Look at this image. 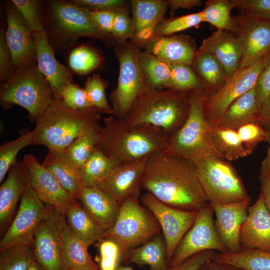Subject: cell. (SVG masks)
<instances>
[{"instance_id": "obj_38", "label": "cell", "mask_w": 270, "mask_h": 270, "mask_svg": "<svg viewBox=\"0 0 270 270\" xmlns=\"http://www.w3.org/2000/svg\"><path fill=\"white\" fill-rule=\"evenodd\" d=\"M102 126L99 124L80 136L65 150L69 158L81 168L96 149Z\"/></svg>"}, {"instance_id": "obj_50", "label": "cell", "mask_w": 270, "mask_h": 270, "mask_svg": "<svg viewBox=\"0 0 270 270\" xmlns=\"http://www.w3.org/2000/svg\"><path fill=\"white\" fill-rule=\"evenodd\" d=\"M236 132L244 145L252 152L258 143L267 140V132L257 122L244 125Z\"/></svg>"}, {"instance_id": "obj_27", "label": "cell", "mask_w": 270, "mask_h": 270, "mask_svg": "<svg viewBox=\"0 0 270 270\" xmlns=\"http://www.w3.org/2000/svg\"><path fill=\"white\" fill-rule=\"evenodd\" d=\"M78 200L104 231L113 226L120 206L98 187H83Z\"/></svg>"}, {"instance_id": "obj_17", "label": "cell", "mask_w": 270, "mask_h": 270, "mask_svg": "<svg viewBox=\"0 0 270 270\" xmlns=\"http://www.w3.org/2000/svg\"><path fill=\"white\" fill-rule=\"evenodd\" d=\"M234 19L236 28L232 32L240 40L242 49L240 69L270 54V18L241 12Z\"/></svg>"}, {"instance_id": "obj_41", "label": "cell", "mask_w": 270, "mask_h": 270, "mask_svg": "<svg viewBox=\"0 0 270 270\" xmlns=\"http://www.w3.org/2000/svg\"><path fill=\"white\" fill-rule=\"evenodd\" d=\"M101 58L92 48L82 44L72 50L68 57L69 68L74 72L86 74L98 67Z\"/></svg>"}, {"instance_id": "obj_10", "label": "cell", "mask_w": 270, "mask_h": 270, "mask_svg": "<svg viewBox=\"0 0 270 270\" xmlns=\"http://www.w3.org/2000/svg\"><path fill=\"white\" fill-rule=\"evenodd\" d=\"M120 64L117 86L110 95L114 116L124 119L134 101L147 88L138 64L139 47L132 42L116 44Z\"/></svg>"}, {"instance_id": "obj_9", "label": "cell", "mask_w": 270, "mask_h": 270, "mask_svg": "<svg viewBox=\"0 0 270 270\" xmlns=\"http://www.w3.org/2000/svg\"><path fill=\"white\" fill-rule=\"evenodd\" d=\"M161 228L152 212L142 206L139 200L130 198L121 206L113 226L105 231L104 237L114 240L125 254L156 234Z\"/></svg>"}, {"instance_id": "obj_56", "label": "cell", "mask_w": 270, "mask_h": 270, "mask_svg": "<svg viewBox=\"0 0 270 270\" xmlns=\"http://www.w3.org/2000/svg\"><path fill=\"white\" fill-rule=\"evenodd\" d=\"M88 10L90 17L94 26L101 32L112 36L111 34L116 12Z\"/></svg>"}, {"instance_id": "obj_23", "label": "cell", "mask_w": 270, "mask_h": 270, "mask_svg": "<svg viewBox=\"0 0 270 270\" xmlns=\"http://www.w3.org/2000/svg\"><path fill=\"white\" fill-rule=\"evenodd\" d=\"M133 36L130 40L140 47L154 36L158 24L168 8V0H132L130 1Z\"/></svg>"}, {"instance_id": "obj_2", "label": "cell", "mask_w": 270, "mask_h": 270, "mask_svg": "<svg viewBox=\"0 0 270 270\" xmlns=\"http://www.w3.org/2000/svg\"><path fill=\"white\" fill-rule=\"evenodd\" d=\"M168 137L148 124H127L112 115L104 118L96 148L118 164L136 161L164 150Z\"/></svg>"}, {"instance_id": "obj_54", "label": "cell", "mask_w": 270, "mask_h": 270, "mask_svg": "<svg viewBox=\"0 0 270 270\" xmlns=\"http://www.w3.org/2000/svg\"><path fill=\"white\" fill-rule=\"evenodd\" d=\"M5 31L2 28L0 33V80L6 82L12 76L11 56L5 40Z\"/></svg>"}, {"instance_id": "obj_3", "label": "cell", "mask_w": 270, "mask_h": 270, "mask_svg": "<svg viewBox=\"0 0 270 270\" xmlns=\"http://www.w3.org/2000/svg\"><path fill=\"white\" fill-rule=\"evenodd\" d=\"M190 92L146 88L122 119L128 125L148 124L169 138L184 124L190 111Z\"/></svg>"}, {"instance_id": "obj_51", "label": "cell", "mask_w": 270, "mask_h": 270, "mask_svg": "<svg viewBox=\"0 0 270 270\" xmlns=\"http://www.w3.org/2000/svg\"><path fill=\"white\" fill-rule=\"evenodd\" d=\"M74 4L92 11L118 12L128 9V2L122 0H72Z\"/></svg>"}, {"instance_id": "obj_36", "label": "cell", "mask_w": 270, "mask_h": 270, "mask_svg": "<svg viewBox=\"0 0 270 270\" xmlns=\"http://www.w3.org/2000/svg\"><path fill=\"white\" fill-rule=\"evenodd\" d=\"M118 164L96 148L79 170L83 187L97 186Z\"/></svg>"}, {"instance_id": "obj_7", "label": "cell", "mask_w": 270, "mask_h": 270, "mask_svg": "<svg viewBox=\"0 0 270 270\" xmlns=\"http://www.w3.org/2000/svg\"><path fill=\"white\" fill-rule=\"evenodd\" d=\"M54 99L52 87L40 70L37 61L14 74L0 85L1 106L9 108L14 104L20 106L35 122Z\"/></svg>"}, {"instance_id": "obj_31", "label": "cell", "mask_w": 270, "mask_h": 270, "mask_svg": "<svg viewBox=\"0 0 270 270\" xmlns=\"http://www.w3.org/2000/svg\"><path fill=\"white\" fill-rule=\"evenodd\" d=\"M66 218L72 232L88 247L104 237L105 231L78 201L68 207Z\"/></svg>"}, {"instance_id": "obj_16", "label": "cell", "mask_w": 270, "mask_h": 270, "mask_svg": "<svg viewBox=\"0 0 270 270\" xmlns=\"http://www.w3.org/2000/svg\"><path fill=\"white\" fill-rule=\"evenodd\" d=\"M5 10V40L14 74L36 62V47L30 28L12 0L7 2Z\"/></svg>"}, {"instance_id": "obj_60", "label": "cell", "mask_w": 270, "mask_h": 270, "mask_svg": "<svg viewBox=\"0 0 270 270\" xmlns=\"http://www.w3.org/2000/svg\"><path fill=\"white\" fill-rule=\"evenodd\" d=\"M268 142V148L266 156L262 161L260 170L266 172L270 175V132H267V140Z\"/></svg>"}, {"instance_id": "obj_37", "label": "cell", "mask_w": 270, "mask_h": 270, "mask_svg": "<svg viewBox=\"0 0 270 270\" xmlns=\"http://www.w3.org/2000/svg\"><path fill=\"white\" fill-rule=\"evenodd\" d=\"M212 137L216 150L228 160H234L252 153L245 147L234 130L222 126L212 128Z\"/></svg>"}, {"instance_id": "obj_33", "label": "cell", "mask_w": 270, "mask_h": 270, "mask_svg": "<svg viewBox=\"0 0 270 270\" xmlns=\"http://www.w3.org/2000/svg\"><path fill=\"white\" fill-rule=\"evenodd\" d=\"M138 64L148 88H170L171 66L168 64L146 51L140 50Z\"/></svg>"}, {"instance_id": "obj_39", "label": "cell", "mask_w": 270, "mask_h": 270, "mask_svg": "<svg viewBox=\"0 0 270 270\" xmlns=\"http://www.w3.org/2000/svg\"><path fill=\"white\" fill-rule=\"evenodd\" d=\"M234 8V0H209L202 10L204 22L210 24L218 30L232 32L236 23L230 12Z\"/></svg>"}, {"instance_id": "obj_6", "label": "cell", "mask_w": 270, "mask_h": 270, "mask_svg": "<svg viewBox=\"0 0 270 270\" xmlns=\"http://www.w3.org/2000/svg\"><path fill=\"white\" fill-rule=\"evenodd\" d=\"M211 94L206 88L190 92V111L183 126L168 138L165 153L188 160L195 164L208 156L223 157L214 147L212 128L204 114L205 103Z\"/></svg>"}, {"instance_id": "obj_43", "label": "cell", "mask_w": 270, "mask_h": 270, "mask_svg": "<svg viewBox=\"0 0 270 270\" xmlns=\"http://www.w3.org/2000/svg\"><path fill=\"white\" fill-rule=\"evenodd\" d=\"M170 88L182 92L206 88L197 76L191 66L182 64H171Z\"/></svg>"}, {"instance_id": "obj_47", "label": "cell", "mask_w": 270, "mask_h": 270, "mask_svg": "<svg viewBox=\"0 0 270 270\" xmlns=\"http://www.w3.org/2000/svg\"><path fill=\"white\" fill-rule=\"evenodd\" d=\"M32 33L44 30L40 14V2L37 0H12Z\"/></svg>"}, {"instance_id": "obj_34", "label": "cell", "mask_w": 270, "mask_h": 270, "mask_svg": "<svg viewBox=\"0 0 270 270\" xmlns=\"http://www.w3.org/2000/svg\"><path fill=\"white\" fill-rule=\"evenodd\" d=\"M212 261L238 267L242 270H270V252L242 248L236 253L216 252Z\"/></svg>"}, {"instance_id": "obj_18", "label": "cell", "mask_w": 270, "mask_h": 270, "mask_svg": "<svg viewBox=\"0 0 270 270\" xmlns=\"http://www.w3.org/2000/svg\"><path fill=\"white\" fill-rule=\"evenodd\" d=\"M23 160L28 170L30 186L38 197L66 216L68 207L77 200L64 188L34 156L26 154Z\"/></svg>"}, {"instance_id": "obj_25", "label": "cell", "mask_w": 270, "mask_h": 270, "mask_svg": "<svg viewBox=\"0 0 270 270\" xmlns=\"http://www.w3.org/2000/svg\"><path fill=\"white\" fill-rule=\"evenodd\" d=\"M198 50L215 57L223 66L228 78L240 68L242 46L238 38L232 32L218 30L203 40Z\"/></svg>"}, {"instance_id": "obj_28", "label": "cell", "mask_w": 270, "mask_h": 270, "mask_svg": "<svg viewBox=\"0 0 270 270\" xmlns=\"http://www.w3.org/2000/svg\"><path fill=\"white\" fill-rule=\"evenodd\" d=\"M42 164L70 194L78 200L83 188L79 170L70 160L65 150L48 149Z\"/></svg>"}, {"instance_id": "obj_63", "label": "cell", "mask_w": 270, "mask_h": 270, "mask_svg": "<svg viewBox=\"0 0 270 270\" xmlns=\"http://www.w3.org/2000/svg\"><path fill=\"white\" fill-rule=\"evenodd\" d=\"M116 270H134L133 268H132L131 267L128 266H122L121 264H120Z\"/></svg>"}, {"instance_id": "obj_57", "label": "cell", "mask_w": 270, "mask_h": 270, "mask_svg": "<svg viewBox=\"0 0 270 270\" xmlns=\"http://www.w3.org/2000/svg\"><path fill=\"white\" fill-rule=\"evenodd\" d=\"M259 180L261 193L264 197L266 208L270 214V175L260 170Z\"/></svg>"}, {"instance_id": "obj_26", "label": "cell", "mask_w": 270, "mask_h": 270, "mask_svg": "<svg viewBox=\"0 0 270 270\" xmlns=\"http://www.w3.org/2000/svg\"><path fill=\"white\" fill-rule=\"evenodd\" d=\"M8 172L6 178L0 187L1 231L8 226L16 212L19 200L30 186L28 170L24 160H17Z\"/></svg>"}, {"instance_id": "obj_15", "label": "cell", "mask_w": 270, "mask_h": 270, "mask_svg": "<svg viewBox=\"0 0 270 270\" xmlns=\"http://www.w3.org/2000/svg\"><path fill=\"white\" fill-rule=\"evenodd\" d=\"M214 214L210 204L198 211L194 224L178 244L168 266L177 265L190 256L205 250L228 252L216 232Z\"/></svg>"}, {"instance_id": "obj_29", "label": "cell", "mask_w": 270, "mask_h": 270, "mask_svg": "<svg viewBox=\"0 0 270 270\" xmlns=\"http://www.w3.org/2000/svg\"><path fill=\"white\" fill-rule=\"evenodd\" d=\"M255 88L233 102L224 112L219 126L236 131L248 124L256 122L260 113Z\"/></svg>"}, {"instance_id": "obj_40", "label": "cell", "mask_w": 270, "mask_h": 270, "mask_svg": "<svg viewBox=\"0 0 270 270\" xmlns=\"http://www.w3.org/2000/svg\"><path fill=\"white\" fill-rule=\"evenodd\" d=\"M34 260L32 246H10L0 250V270H27Z\"/></svg>"}, {"instance_id": "obj_11", "label": "cell", "mask_w": 270, "mask_h": 270, "mask_svg": "<svg viewBox=\"0 0 270 270\" xmlns=\"http://www.w3.org/2000/svg\"><path fill=\"white\" fill-rule=\"evenodd\" d=\"M270 58V54L251 64L238 69L218 90L211 94L204 107L206 119L212 128L219 126L224 112L236 98L254 88L258 76Z\"/></svg>"}, {"instance_id": "obj_53", "label": "cell", "mask_w": 270, "mask_h": 270, "mask_svg": "<svg viewBox=\"0 0 270 270\" xmlns=\"http://www.w3.org/2000/svg\"><path fill=\"white\" fill-rule=\"evenodd\" d=\"M216 252L214 250L198 252L177 265L168 266L166 270H201L209 260H212Z\"/></svg>"}, {"instance_id": "obj_48", "label": "cell", "mask_w": 270, "mask_h": 270, "mask_svg": "<svg viewBox=\"0 0 270 270\" xmlns=\"http://www.w3.org/2000/svg\"><path fill=\"white\" fill-rule=\"evenodd\" d=\"M60 100L66 107L74 110H86L94 108L84 88H81L74 82L64 88Z\"/></svg>"}, {"instance_id": "obj_45", "label": "cell", "mask_w": 270, "mask_h": 270, "mask_svg": "<svg viewBox=\"0 0 270 270\" xmlns=\"http://www.w3.org/2000/svg\"><path fill=\"white\" fill-rule=\"evenodd\" d=\"M98 270H116L124 254L114 240L103 237L97 242Z\"/></svg>"}, {"instance_id": "obj_13", "label": "cell", "mask_w": 270, "mask_h": 270, "mask_svg": "<svg viewBox=\"0 0 270 270\" xmlns=\"http://www.w3.org/2000/svg\"><path fill=\"white\" fill-rule=\"evenodd\" d=\"M66 216L54 208L38 226L32 247L34 258L44 270H67L62 256Z\"/></svg>"}, {"instance_id": "obj_42", "label": "cell", "mask_w": 270, "mask_h": 270, "mask_svg": "<svg viewBox=\"0 0 270 270\" xmlns=\"http://www.w3.org/2000/svg\"><path fill=\"white\" fill-rule=\"evenodd\" d=\"M34 144L32 131L25 132L17 138L6 142L0 147V182L4 180L6 174L16 162L18 152L23 148Z\"/></svg>"}, {"instance_id": "obj_49", "label": "cell", "mask_w": 270, "mask_h": 270, "mask_svg": "<svg viewBox=\"0 0 270 270\" xmlns=\"http://www.w3.org/2000/svg\"><path fill=\"white\" fill-rule=\"evenodd\" d=\"M134 32L132 18L128 10H122L116 14L111 35L116 44H120L132 40Z\"/></svg>"}, {"instance_id": "obj_32", "label": "cell", "mask_w": 270, "mask_h": 270, "mask_svg": "<svg viewBox=\"0 0 270 270\" xmlns=\"http://www.w3.org/2000/svg\"><path fill=\"white\" fill-rule=\"evenodd\" d=\"M88 248L66 224L62 234V256L67 270H98L88 252Z\"/></svg>"}, {"instance_id": "obj_22", "label": "cell", "mask_w": 270, "mask_h": 270, "mask_svg": "<svg viewBox=\"0 0 270 270\" xmlns=\"http://www.w3.org/2000/svg\"><path fill=\"white\" fill-rule=\"evenodd\" d=\"M240 240L242 248L270 252V214L261 192L256 201L248 208Z\"/></svg>"}, {"instance_id": "obj_20", "label": "cell", "mask_w": 270, "mask_h": 270, "mask_svg": "<svg viewBox=\"0 0 270 270\" xmlns=\"http://www.w3.org/2000/svg\"><path fill=\"white\" fill-rule=\"evenodd\" d=\"M251 198L226 204H210L216 216L214 228L220 240L228 253L242 249L240 231L248 214Z\"/></svg>"}, {"instance_id": "obj_5", "label": "cell", "mask_w": 270, "mask_h": 270, "mask_svg": "<svg viewBox=\"0 0 270 270\" xmlns=\"http://www.w3.org/2000/svg\"><path fill=\"white\" fill-rule=\"evenodd\" d=\"M100 118L94 108L74 110L54 99L32 130L34 144L64 150L78 137L99 125Z\"/></svg>"}, {"instance_id": "obj_8", "label": "cell", "mask_w": 270, "mask_h": 270, "mask_svg": "<svg viewBox=\"0 0 270 270\" xmlns=\"http://www.w3.org/2000/svg\"><path fill=\"white\" fill-rule=\"evenodd\" d=\"M196 167L209 204H230L250 198L235 168L224 158L206 157L198 162Z\"/></svg>"}, {"instance_id": "obj_1", "label": "cell", "mask_w": 270, "mask_h": 270, "mask_svg": "<svg viewBox=\"0 0 270 270\" xmlns=\"http://www.w3.org/2000/svg\"><path fill=\"white\" fill-rule=\"evenodd\" d=\"M141 186L160 201L178 209L198 212L209 204L196 164L163 151L148 157Z\"/></svg>"}, {"instance_id": "obj_4", "label": "cell", "mask_w": 270, "mask_h": 270, "mask_svg": "<svg viewBox=\"0 0 270 270\" xmlns=\"http://www.w3.org/2000/svg\"><path fill=\"white\" fill-rule=\"evenodd\" d=\"M46 4V16L42 21L54 52L74 48L78 38L82 36L98 39L107 46L116 45L112 36L101 32L94 26L88 9L71 1L52 0Z\"/></svg>"}, {"instance_id": "obj_52", "label": "cell", "mask_w": 270, "mask_h": 270, "mask_svg": "<svg viewBox=\"0 0 270 270\" xmlns=\"http://www.w3.org/2000/svg\"><path fill=\"white\" fill-rule=\"evenodd\" d=\"M235 8L253 16L270 18V0H234Z\"/></svg>"}, {"instance_id": "obj_59", "label": "cell", "mask_w": 270, "mask_h": 270, "mask_svg": "<svg viewBox=\"0 0 270 270\" xmlns=\"http://www.w3.org/2000/svg\"><path fill=\"white\" fill-rule=\"evenodd\" d=\"M168 7L172 10L178 8H192L200 6L202 4L200 0H168Z\"/></svg>"}, {"instance_id": "obj_44", "label": "cell", "mask_w": 270, "mask_h": 270, "mask_svg": "<svg viewBox=\"0 0 270 270\" xmlns=\"http://www.w3.org/2000/svg\"><path fill=\"white\" fill-rule=\"evenodd\" d=\"M204 22L202 11L162 21L156 28L154 36H168Z\"/></svg>"}, {"instance_id": "obj_55", "label": "cell", "mask_w": 270, "mask_h": 270, "mask_svg": "<svg viewBox=\"0 0 270 270\" xmlns=\"http://www.w3.org/2000/svg\"><path fill=\"white\" fill-rule=\"evenodd\" d=\"M254 88L260 108L270 96V58L260 72Z\"/></svg>"}, {"instance_id": "obj_61", "label": "cell", "mask_w": 270, "mask_h": 270, "mask_svg": "<svg viewBox=\"0 0 270 270\" xmlns=\"http://www.w3.org/2000/svg\"><path fill=\"white\" fill-rule=\"evenodd\" d=\"M208 264L212 270H242L233 266L214 262L212 260L208 262Z\"/></svg>"}, {"instance_id": "obj_46", "label": "cell", "mask_w": 270, "mask_h": 270, "mask_svg": "<svg viewBox=\"0 0 270 270\" xmlns=\"http://www.w3.org/2000/svg\"><path fill=\"white\" fill-rule=\"evenodd\" d=\"M106 82L98 74L89 77L86 82L84 89L92 106L100 113L113 114V109L106 99Z\"/></svg>"}, {"instance_id": "obj_21", "label": "cell", "mask_w": 270, "mask_h": 270, "mask_svg": "<svg viewBox=\"0 0 270 270\" xmlns=\"http://www.w3.org/2000/svg\"><path fill=\"white\" fill-rule=\"evenodd\" d=\"M32 34L39 69L50 84L54 100H60L64 88L73 82V72L57 60L45 30Z\"/></svg>"}, {"instance_id": "obj_19", "label": "cell", "mask_w": 270, "mask_h": 270, "mask_svg": "<svg viewBox=\"0 0 270 270\" xmlns=\"http://www.w3.org/2000/svg\"><path fill=\"white\" fill-rule=\"evenodd\" d=\"M148 156L118 164L96 186L120 206L130 198L140 200L142 180Z\"/></svg>"}, {"instance_id": "obj_35", "label": "cell", "mask_w": 270, "mask_h": 270, "mask_svg": "<svg viewBox=\"0 0 270 270\" xmlns=\"http://www.w3.org/2000/svg\"><path fill=\"white\" fill-rule=\"evenodd\" d=\"M192 68L211 94L222 87L228 78L219 61L212 55L204 52L197 50Z\"/></svg>"}, {"instance_id": "obj_30", "label": "cell", "mask_w": 270, "mask_h": 270, "mask_svg": "<svg viewBox=\"0 0 270 270\" xmlns=\"http://www.w3.org/2000/svg\"><path fill=\"white\" fill-rule=\"evenodd\" d=\"M124 258L138 265H147L150 270H166L168 266L166 246L160 234L128 250Z\"/></svg>"}, {"instance_id": "obj_62", "label": "cell", "mask_w": 270, "mask_h": 270, "mask_svg": "<svg viewBox=\"0 0 270 270\" xmlns=\"http://www.w3.org/2000/svg\"><path fill=\"white\" fill-rule=\"evenodd\" d=\"M27 270H44L41 266L36 260H34L32 262L30 265L28 267Z\"/></svg>"}, {"instance_id": "obj_14", "label": "cell", "mask_w": 270, "mask_h": 270, "mask_svg": "<svg viewBox=\"0 0 270 270\" xmlns=\"http://www.w3.org/2000/svg\"><path fill=\"white\" fill-rule=\"evenodd\" d=\"M140 200L144 206L154 214L162 231L169 265L178 244L194 224L198 212L173 208L148 192L142 195Z\"/></svg>"}, {"instance_id": "obj_64", "label": "cell", "mask_w": 270, "mask_h": 270, "mask_svg": "<svg viewBox=\"0 0 270 270\" xmlns=\"http://www.w3.org/2000/svg\"><path fill=\"white\" fill-rule=\"evenodd\" d=\"M210 261V260H209ZM208 261V262H209ZM208 263L202 268V269L201 270H212L210 265H209V264H208Z\"/></svg>"}, {"instance_id": "obj_12", "label": "cell", "mask_w": 270, "mask_h": 270, "mask_svg": "<svg viewBox=\"0 0 270 270\" xmlns=\"http://www.w3.org/2000/svg\"><path fill=\"white\" fill-rule=\"evenodd\" d=\"M54 208L44 204L30 186L22 194L17 212L0 241V250L18 244L32 246L40 224Z\"/></svg>"}, {"instance_id": "obj_24", "label": "cell", "mask_w": 270, "mask_h": 270, "mask_svg": "<svg viewBox=\"0 0 270 270\" xmlns=\"http://www.w3.org/2000/svg\"><path fill=\"white\" fill-rule=\"evenodd\" d=\"M142 46L168 64L191 66L198 50L194 40L184 34L154 36Z\"/></svg>"}, {"instance_id": "obj_58", "label": "cell", "mask_w": 270, "mask_h": 270, "mask_svg": "<svg viewBox=\"0 0 270 270\" xmlns=\"http://www.w3.org/2000/svg\"><path fill=\"white\" fill-rule=\"evenodd\" d=\"M256 122L270 132V96L262 104Z\"/></svg>"}]
</instances>
